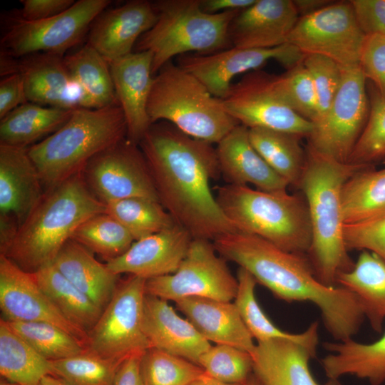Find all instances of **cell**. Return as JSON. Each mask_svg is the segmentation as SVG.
Instances as JSON below:
<instances>
[{"label":"cell","mask_w":385,"mask_h":385,"mask_svg":"<svg viewBox=\"0 0 385 385\" xmlns=\"http://www.w3.org/2000/svg\"><path fill=\"white\" fill-rule=\"evenodd\" d=\"M323 346L329 352L321 359L328 379L350 375L364 379L370 385L385 382V332L379 339L369 344L349 339L326 342Z\"/></svg>","instance_id":"29"},{"label":"cell","mask_w":385,"mask_h":385,"mask_svg":"<svg viewBox=\"0 0 385 385\" xmlns=\"http://www.w3.org/2000/svg\"><path fill=\"white\" fill-rule=\"evenodd\" d=\"M212 241L192 239L185 257L173 274L146 279L145 294L175 302L190 297L232 302L237 279Z\"/></svg>","instance_id":"11"},{"label":"cell","mask_w":385,"mask_h":385,"mask_svg":"<svg viewBox=\"0 0 385 385\" xmlns=\"http://www.w3.org/2000/svg\"><path fill=\"white\" fill-rule=\"evenodd\" d=\"M237 290L233 303L245 327L257 342L272 339L305 341L319 334V324L312 322L299 334H292L278 328L260 307L256 296V279L245 269L239 267L237 272Z\"/></svg>","instance_id":"37"},{"label":"cell","mask_w":385,"mask_h":385,"mask_svg":"<svg viewBox=\"0 0 385 385\" xmlns=\"http://www.w3.org/2000/svg\"><path fill=\"white\" fill-rule=\"evenodd\" d=\"M192 239L185 229L176 224L135 240L125 253L106 264L119 275L126 273L148 279L170 274L179 267Z\"/></svg>","instance_id":"21"},{"label":"cell","mask_w":385,"mask_h":385,"mask_svg":"<svg viewBox=\"0 0 385 385\" xmlns=\"http://www.w3.org/2000/svg\"><path fill=\"white\" fill-rule=\"evenodd\" d=\"M356 21L366 35L385 36V0H351Z\"/></svg>","instance_id":"49"},{"label":"cell","mask_w":385,"mask_h":385,"mask_svg":"<svg viewBox=\"0 0 385 385\" xmlns=\"http://www.w3.org/2000/svg\"><path fill=\"white\" fill-rule=\"evenodd\" d=\"M306 152L298 188L307 201L311 222L312 244L307 256L317 278L334 287L338 275L354 265L344 239L342 189L356 172L369 166L340 163L309 147Z\"/></svg>","instance_id":"3"},{"label":"cell","mask_w":385,"mask_h":385,"mask_svg":"<svg viewBox=\"0 0 385 385\" xmlns=\"http://www.w3.org/2000/svg\"><path fill=\"white\" fill-rule=\"evenodd\" d=\"M53 266L95 304L104 309L120 281L119 274L98 262L93 253L70 239L62 247Z\"/></svg>","instance_id":"28"},{"label":"cell","mask_w":385,"mask_h":385,"mask_svg":"<svg viewBox=\"0 0 385 385\" xmlns=\"http://www.w3.org/2000/svg\"><path fill=\"white\" fill-rule=\"evenodd\" d=\"M256 0H200L201 9L206 13L241 11L250 6Z\"/></svg>","instance_id":"53"},{"label":"cell","mask_w":385,"mask_h":385,"mask_svg":"<svg viewBox=\"0 0 385 385\" xmlns=\"http://www.w3.org/2000/svg\"><path fill=\"white\" fill-rule=\"evenodd\" d=\"M342 68L339 90L325 114L314 123L308 147L348 163L368 117L366 77L360 67Z\"/></svg>","instance_id":"12"},{"label":"cell","mask_w":385,"mask_h":385,"mask_svg":"<svg viewBox=\"0 0 385 385\" xmlns=\"http://www.w3.org/2000/svg\"><path fill=\"white\" fill-rule=\"evenodd\" d=\"M220 169L228 184H252L263 191L286 190L289 183L274 171L253 147L249 128L239 124L217 143Z\"/></svg>","instance_id":"26"},{"label":"cell","mask_w":385,"mask_h":385,"mask_svg":"<svg viewBox=\"0 0 385 385\" xmlns=\"http://www.w3.org/2000/svg\"><path fill=\"white\" fill-rule=\"evenodd\" d=\"M140 373L143 385H190L205 374L197 364L154 347L142 354Z\"/></svg>","instance_id":"41"},{"label":"cell","mask_w":385,"mask_h":385,"mask_svg":"<svg viewBox=\"0 0 385 385\" xmlns=\"http://www.w3.org/2000/svg\"><path fill=\"white\" fill-rule=\"evenodd\" d=\"M73 0H21L22 9L18 11L28 21H39L57 16L68 9Z\"/></svg>","instance_id":"51"},{"label":"cell","mask_w":385,"mask_h":385,"mask_svg":"<svg viewBox=\"0 0 385 385\" xmlns=\"http://www.w3.org/2000/svg\"><path fill=\"white\" fill-rule=\"evenodd\" d=\"M272 85L282 100L302 118L314 123L318 104L312 79L302 61L285 73L271 75Z\"/></svg>","instance_id":"43"},{"label":"cell","mask_w":385,"mask_h":385,"mask_svg":"<svg viewBox=\"0 0 385 385\" xmlns=\"http://www.w3.org/2000/svg\"><path fill=\"white\" fill-rule=\"evenodd\" d=\"M17 73L22 77L28 102L67 110L93 109L63 56L38 53L18 58Z\"/></svg>","instance_id":"18"},{"label":"cell","mask_w":385,"mask_h":385,"mask_svg":"<svg viewBox=\"0 0 385 385\" xmlns=\"http://www.w3.org/2000/svg\"><path fill=\"white\" fill-rule=\"evenodd\" d=\"M43 193L28 148L0 143V215L14 217L19 227Z\"/></svg>","instance_id":"25"},{"label":"cell","mask_w":385,"mask_h":385,"mask_svg":"<svg viewBox=\"0 0 385 385\" xmlns=\"http://www.w3.org/2000/svg\"><path fill=\"white\" fill-rule=\"evenodd\" d=\"M153 123L167 121L186 135L212 144L240 123L195 76L172 61L154 76L148 103Z\"/></svg>","instance_id":"7"},{"label":"cell","mask_w":385,"mask_h":385,"mask_svg":"<svg viewBox=\"0 0 385 385\" xmlns=\"http://www.w3.org/2000/svg\"><path fill=\"white\" fill-rule=\"evenodd\" d=\"M138 145L159 202L176 224L193 239L212 242L237 232L210 189L211 180L221 174L213 144L161 120L150 125Z\"/></svg>","instance_id":"1"},{"label":"cell","mask_w":385,"mask_h":385,"mask_svg":"<svg viewBox=\"0 0 385 385\" xmlns=\"http://www.w3.org/2000/svg\"><path fill=\"white\" fill-rule=\"evenodd\" d=\"M331 1L326 0H296L293 1L299 16H304L314 13L329 5Z\"/></svg>","instance_id":"54"},{"label":"cell","mask_w":385,"mask_h":385,"mask_svg":"<svg viewBox=\"0 0 385 385\" xmlns=\"http://www.w3.org/2000/svg\"><path fill=\"white\" fill-rule=\"evenodd\" d=\"M305 55L288 43L272 48L230 47L208 54L187 53L178 57V65L195 76L220 99L230 91L237 75L259 68L276 60L289 69L303 61Z\"/></svg>","instance_id":"16"},{"label":"cell","mask_w":385,"mask_h":385,"mask_svg":"<svg viewBox=\"0 0 385 385\" xmlns=\"http://www.w3.org/2000/svg\"><path fill=\"white\" fill-rule=\"evenodd\" d=\"M143 354H133L123 361L116 374L114 385H143L140 373Z\"/></svg>","instance_id":"52"},{"label":"cell","mask_w":385,"mask_h":385,"mask_svg":"<svg viewBox=\"0 0 385 385\" xmlns=\"http://www.w3.org/2000/svg\"><path fill=\"white\" fill-rule=\"evenodd\" d=\"M215 197L237 231L257 236L284 251L307 255L312 228L304 195L227 184L218 188Z\"/></svg>","instance_id":"6"},{"label":"cell","mask_w":385,"mask_h":385,"mask_svg":"<svg viewBox=\"0 0 385 385\" xmlns=\"http://www.w3.org/2000/svg\"><path fill=\"white\" fill-rule=\"evenodd\" d=\"M250 141L265 161L289 185L298 187L307 159L298 135L265 128L249 129Z\"/></svg>","instance_id":"35"},{"label":"cell","mask_w":385,"mask_h":385,"mask_svg":"<svg viewBox=\"0 0 385 385\" xmlns=\"http://www.w3.org/2000/svg\"><path fill=\"white\" fill-rule=\"evenodd\" d=\"M385 158V98L374 94L371 110L348 163L367 165Z\"/></svg>","instance_id":"45"},{"label":"cell","mask_w":385,"mask_h":385,"mask_svg":"<svg viewBox=\"0 0 385 385\" xmlns=\"http://www.w3.org/2000/svg\"><path fill=\"white\" fill-rule=\"evenodd\" d=\"M0 385H21L19 384L8 381L4 378H1Z\"/></svg>","instance_id":"59"},{"label":"cell","mask_w":385,"mask_h":385,"mask_svg":"<svg viewBox=\"0 0 385 385\" xmlns=\"http://www.w3.org/2000/svg\"><path fill=\"white\" fill-rule=\"evenodd\" d=\"M225 111L240 124L308 137L314 124L294 112L277 94L271 75L260 70L247 73L232 83L221 99Z\"/></svg>","instance_id":"14"},{"label":"cell","mask_w":385,"mask_h":385,"mask_svg":"<svg viewBox=\"0 0 385 385\" xmlns=\"http://www.w3.org/2000/svg\"><path fill=\"white\" fill-rule=\"evenodd\" d=\"M106 212L138 240L172 227L176 222L159 201L130 197L106 204Z\"/></svg>","instance_id":"38"},{"label":"cell","mask_w":385,"mask_h":385,"mask_svg":"<svg viewBox=\"0 0 385 385\" xmlns=\"http://www.w3.org/2000/svg\"><path fill=\"white\" fill-rule=\"evenodd\" d=\"M126 135L118 103L97 109L78 108L58 130L28 147V153L47 191L82 173L93 158Z\"/></svg>","instance_id":"5"},{"label":"cell","mask_w":385,"mask_h":385,"mask_svg":"<svg viewBox=\"0 0 385 385\" xmlns=\"http://www.w3.org/2000/svg\"><path fill=\"white\" fill-rule=\"evenodd\" d=\"M190 385H247L245 384H230L226 383L208 376L206 373L201 377L194 381Z\"/></svg>","instance_id":"55"},{"label":"cell","mask_w":385,"mask_h":385,"mask_svg":"<svg viewBox=\"0 0 385 385\" xmlns=\"http://www.w3.org/2000/svg\"><path fill=\"white\" fill-rule=\"evenodd\" d=\"M146 279L129 274L120 280L112 298L88 334L86 349L124 361L151 347L143 330Z\"/></svg>","instance_id":"10"},{"label":"cell","mask_w":385,"mask_h":385,"mask_svg":"<svg viewBox=\"0 0 385 385\" xmlns=\"http://www.w3.org/2000/svg\"><path fill=\"white\" fill-rule=\"evenodd\" d=\"M63 61L71 76L83 90L92 108L118 103L109 64L96 49L86 43L65 55Z\"/></svg>","instance_id":"36"},{"label":"cell","mask_w":385,"mask_h":385,"mask_svg":"<svg viewBox=\"0 0 385 385\" xmlns=\"http://www.w3.org/2000/svg\"><path fill=\"white\" fill-rule=\"evenodd\" d=\"M337 285L357 297L365 319L381 333L385 321V262L369 251H361L351 270L339 274Z\"/></svg>","instance_id":"30"},{"label":"cell","mask_w":385,"mask_h":385,"mask_svg":"<svg viewBox=\"0 0 385 385\" xmlns=\"http://www.w3.org/2000/svg\"><path fill=\"white\" fill-rule=\"evenodd\" d=\"M151 52H133L109 63L117 101L123 112L126 138L138 145L152 123L148 103L153 81Z\"/></svg>","instance_id":"20"},{"label":"cell","mask_w":385,"mask_h":385,"mask_svg":"<svg viewBox=\"0 0 385 385\" xmlns=\"http://www.w3.org/2000/svg\"><path fill=\"white\" fill-rule=\"evenodd\" d=\"M71 239L98 254L106 262L122 255L135 241L130 233L106 212L83 222Z\"/></svg>","instance_id":"39"},{"label":"cell","mask_w":385,"mask_h":385,"mask_svg":"<svg viewBox=\"0 0 385 385\" xmlns=\"http://www.w3.org/2000/svg\"><path fill=\"white\" fill-rule=\"evenodd\" d=\"M359 67L366 78L371 80L377 92L385 98V36H366Z\"/></svg>","instance_id":"48"},{"label":"cell","mask_w":385,"mask_h":385,"mask_svg":"<svg viewBox=\"0 0 385 385\" xmlns=\"http://www.w3.org/2000/svg\"><path fill=\"white\" fill-rule=\"evenodd\" d=\"M51 302L71 323L87 334L99 319L103 309L67 279L53 264L32 273Z\"/></svg>","instance_id":"32"},{"label":"cell","mask_w":385,"mask_h":385,"mask_svg":"<svg viewBox=\"0 0 385 385\" xmlns=\"http://www.w3.org/2000/svg\"><path fill=\"white\" fill-rule=\"evenodd\" d=\"M158 19L153 2L133 0L112 9L106 8L92 23L87 43L108 63L133 53L140 37Z\"/></svg>","instance_id":"19"},{"label":"cell","mask_w":385,"mask_h":385,"mask_svg":"<svg viewBox=\"0 0 385 385\" xmlns=\"http://www.w3.org/2000/svg\"><path fill=\"white\" fill-rule=\"evenodd\" d=\"M4 321L38 354L51 361L73 356L86 350L81 342L54 324L44 322Z\"/></svg>","instance_id":"40"},{"label":"cell","mask_w":385,"mask_h":385,"mask_svg":"<svg viewBox=\"0 0 385 385\" xmlns=\"http://www.w3.org/2000/svg\"><path fill=\"white\" fill-rule=\"evenodd\" d=\"M302 63L312 79L317 94V121L327 111L339 90L342 68L333 60L318 54L305 55Z\"/></svg>","instance_id":"46"},{"label":"cell","mask_w":385,"mask_h":385,"mask_svg":"<svg viewBox=\"0 0 385 385\" xmlns=\"http://www.w3.org/2000/svg\"><path fill=\"white\" fill-rule=\"evenodd\" d=\"M28 102L24 81L18 73L3 76L0 81V119Z\"/></svg>","instance_id":"50"},{"label":"cell","mask_w":385,"mask_h":385,"mask_svg":"<svg viewBox=\"0 0 385 385\" xmlns=\"http://www.w3.org/2000/svg\"><path fill=\"white\" fill-rule=\"evenodd\" d=\"M175 303L209 342L234 346L250 354L254 351L256 344L232 302L190 297Z\"/></svg>","instance_id":"27"},{"label":"cell","mask_w":385,"mask_h":385,"mask_svg":"<svg viewBox=\"0 0 385 385\" xmlns=\"http://www.w3.org/2000/svg\"><path fill=\"white\" fill-rule=\"evenodd\" d=\"M299 16L292 0H256L230 24L232 46L272 48L287 42Z\"/></svg>","instance_id":"22"},{"label":"cell","mask_w":385,"mask_h":385,"mask_svg":"<svg viewBox=\"0 0 385 385\" xmlns=\"http://www.w3.org/2000/svg\"><path fill=\"white\" fill-rule=\"evenodd\" d=\"M318 344L319 334L305 341L272 339L257 342L251 354L253 374L261 385H319L309 369Z\"/></svg>","instance_id":"23"},{"label":"cell","mask_w":385,"mask_h":385,"mask_svg":"<svg viewBox=\"0 0 385 385\" xmlns=\"http://www.w3.org/2000/svg\"><path fill=\"white\" fill-rule=\"evenodd\" d=\"M0 309L6 321L44 322L67 332L86 348L88 334L68 320L35 280L32 273L0 255Z\"/></svg>","instance_id":"17"},{"label":"cell","mask_w":385,"mask_h":385,"mask_svg":"<svg viewBox=\"0 0 385 385\" xmlns=\"http://www.w3.org/2000/svg\"><path fill=\"white\" fill-rule=\"evenodd\" d=\"M198 365L210 376L230 384H245L253 373V359L245 350L227 344L211 346Z\"/></svg>","instance_id":"44"},{"label":"cell","mask_w":385,"mask_h":385,"mask_svg":"<svg viewBox=\"0 0 385 385\" xmlns=\"http://www.w3.org/2000/svg\"><path fill=\"white\" fill-rule=\"evenodd\" d=\"M168 301L145 294L143 330L151 347L198 365L200 357L212 345Z\"/></svg>","instance_id":"24"},{"label":"cell","mask_w":385,"mask_h":385,"mask_svg":"<svg viewBox=\"0 0 385 385\" xmlns=\"http://www.w3.org/2000/svg\"><path fill=\"white\" fill-rule=\"evenodd\" d=\"M73 111L27 102L1 119L0 143L28 148L62 127Z\"/></svg>","instance_id":"31"},{"label":"cell","mask_w":385,"mask_h":385,"mask_svg":"<svg viewBox=\"0 0 385 385\" xmlns=\"http://www.w3.org/2000/svg\"><path fill=\"white\" fill-rule=\"evenodd\" d=\"M106 210L79 173L43 193L1 255L22 270L35 272L53 263L83 222Z\"/></svg>","instance_id":"4"},{"label":"cell","mask_w":385,"mask_h":385,"mask_svg":"<svg viewBox=\"0 0 385 385\" xmlns=\"http://www.w3.org/2000/svg\"><path fill=\"white\" fill-rule=\"evenodd\" d=\"M0 374L21 385H39L46 375L56 376L46 359L0 319Z\"/></svg>","instance_id":"34"},{"label":"cell","mask_w":385,"mask_h":385,"mask_svg":"<svg viewBox=\"0 0 385 385\" xmlns=\"http://www.w3.org/2000/svg\"><path fill=\"white\" fill-rule=\"evenodd\" d=\"M366 38L350 1H340L299 17L287 43L304 55L324 56L351 68L359 67Z\"/></svg>","instance_id":"13"},{"label":"cell","mask_w":385,"mask_h":385,"mask_svg":"<svg viewBox=\"0 0 385 385\" xmlns=\"http://www.w3.org/2000/svg\"><path fill=\"white\" fill-rule=\"evenodd\" d=\"M344 239L348 251H369L385 262V215L364 222L344 225Z\"/></svg>","instance_id":"47"},{"label":"cell","mask_w":385,"mask_h":385,"mask_svg":"<svg viewBox=\"0 0 385 385\" xmlns=\"http://www.w3.org/2000/svg\"><path fill=\"white\" fill-rule=\"evenodd\" d=\"M82 174L91 192L105 204L130 197L159 201L139 145L127 138L93 158Z\"/></svg>","instance_id":"15"},{"label":"cell","mask_w":385,"mask_h":385,"mask_svg":"<svg viewBox=\"0 0 385 385\" xmlns=\"http://www.w3.org/2000/svg\"><path fill=\"white\" fill-rule=\"evenodd\" d=\"M123 361L105 358L86 349L52 364L56 376L73 385H114Z\"/></svg>","instance_id":"42"},{"label":"cell","mask_w":385,"mask_h":385,"mask_svg":"<svg viewBox=\"0 0 385 385\" xmlns=\"http://www.w3.org/2000/svg\"><path fill=\"white\" fill-rule=\"evenodd\" d=\"M39 385H73L64 379L53 375H46L41 381Z\"/></svg>","instance_id":"56"},{"label":"cell","mask_w":385,"mask_h":385,"mask_svg":"<svg viewBox=\"0 0 385 385\" xmlns=\"http://www.w3.org/2000/svg\"><path fill=\"white\" fill-rule=\"evenodd\" d=\"M247 385H261V384L260 383L257 378L252 373V374L250 376V377L247 381Z\"/></svg>","instance_id":"57"},{"label":"cell","mask_w":385,"mask_h":385,"mask_svg":"<svg viewBox=\"0 0 385 385\" xmlns=\"http://www.w3.org/2000/svg\"><path fill=\"white\" fill-rule=\"evenodd\" d=\"M212 243L221 257L247 270L277 298L314 304L335 341L352 339L359 331L365 317L356 296L344 287L322 283L307 255L284 251L238 231L225 234Z\"/></svg>","instance_id":"2"},{"label":"cell","mask_w":385,"mask_h":385,"mask_svg":"<svg viewBox=\"0 0 385 385\" xmlns=\"http://www.w3.org/2000/svg\"><path fill=\"white\" fill-rule=\"evenodd\" d=\"M322 385H343L339 382V379H328V380Z\"/></svg>","instance_id":"58"},{"label":"cell","mask_w":385,"mask_h":385,"mask_svg":"<svg viewBox=\"0 0 385 385\" xmlns=\"http://www.w3.org/2000/svg\"><path fill=\"white\" fill-rule=\"evenodd\" d=\"M342 209L345 225L369 221L385 215V168L366 167L344 184Z\"/></svg>","instance_id":"33"},{"label":"cell","mask_w":385,"mask_h":385,"mask_svg":"<svg viewBox=\"0 0 385 385\" xmlns=\"http://www.w3.org/2000/svg\"><path fill=\"white\" fill-rule=\"evenodd\" d=\"M110 0H78L53 17L28 21L19 11L6 14L1 36V53L15 58L46 53L64 56L88 33L95 19Z\"/></svg>","instance_id":"9"},{"label":"cell","mask_w":385,"mask_h":385,"mask_svg":"<svg viewBox=\"0 0 385 385\" xmlns=\"http://www.w3.org/2000/svg\"><path fill=\"white\" fill-rule=\"evenodd\" d=\"M153 4L157 21L135 46V52L152 53L153 76L176 56L208 54L232 47L229 27L240 11L206 13L200 0H158Z\"/></svg>","instance_id":"8"}]
</instances>
